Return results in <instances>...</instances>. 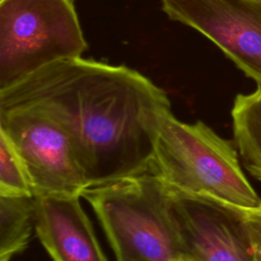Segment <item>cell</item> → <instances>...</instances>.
Here are the masks:
<instances>
[{"label":"cell","mask_w":261,"mask_h":261,"mask_svg":"<svg viewBox=\"0 0 261 261\" xmlns=\"http://www.w3.org/2000/svg\"><path fill=\"white\" fill-rule=\"evenodd\" d=\"M0 195L34 197L32 182L18 152L0 132Z\"/></svg>","instance_id":"cell-11"},{"label":"cell","mask_w":261,"mask_h":261,"mask_svg":"<svg viewBox=\"0 0 261 261\" xmlns=\"http://www.w3.org/2000/svg\"><path fill=\"white\" fill-rule=\"evenodd\" d=\"M167 17L214 43L261 87V0H160Z\"/></svg>","instance_id":"cell-7"},{"label":"cell","mask_w":261,"mask_h":261,"mask_svg":"<svg viewBox=\"0 0 261 261\" xmlns=\"http://www.w3.org/2000/svg\"><path fill=\"white\" fill-rule=\"evenodd\" d=\"M87 49L73 0H0V89Z\"/></svg>","instance_id":"cell-4"},{"label":"cell","mask_w":261,"mask_h":261,"mask_svg":"<svg viewBox=\"0 0 261 261\" xmlns=\"http://www.w3.org/2000/svg\"><path fill=\"white\" fill-rule=\"evenodd\" d=\"M0 132L21 157L34 197H82L89 188L69 135L48 115L30 108L0 109Z\"/></svg>","instance_id":"cell-5"},{"label":"cell","mask_w":261,"mask_h":261,"mask_svg":"<svg viewBox=\"0 0 261 261\" xmlns=\"http://www.w3.org/2000/svg\"><path fill=\"white\" fill-rule=\"evenodd\" d=\"M34 197L0 195V261L25 249L34 221Z\"/></svg>","instance_id":"cell-10"},{"label":"cell","mask_w":261,"mask_h":261,"mask_svg":"<svg viewBox=\"0 0 261 261\" xmlns=\"http://www.w3.org/2000/svg\"><path fill=\"white\" fill-rule=\"evenodd\" d=\"M117 261H175L180 256L167 209V187L153 172L86 189Z\"/></svg>","instance_id":"cell-3"},{"label":"cell","mask_w":261,"mask_h":261,"mask_svg":"<svg viewBox=\"0 0 261 261\" xmlns=\"http://www.w3.org/2000/svg\"><path fill=\"white\" fill-rule=\"evenodd\" d=\"M151 172L173 190L244 209L261 206L232 144L200 120L180 121L171 110L157 123Z\"/></svg>","instance_id":"cell-2"},{"label":"cell","mask_w":261,"mask_h":261,"mask_svg":"<svg viewBox=\"0 0 261 261\" xmlns=\"http://www.w3.org/2000/svg\"><path fill=\"white\" fill-rule=\"evenodd\" d=\"M167 209L180 255L194 261H254L244 208L167 187Z\"/></svg>","instance_id":"cell-6"},{"label":"cell","mask_w":261,"mask_h":261,"mask_svg":"<svg viewBox=\"0 0 261 261\" xmlns=\"http://www.w3.org/2000/svg\"><path fill=\"white\" fill-rule=\"evenodd\" d=\"M30 108L69 135L89 187L151 172L163 89L125 65L83 57L51 63L0 89V109Z\"/></svg>","instance_id":"cell-1"},{"label":"cell","mask_w":261,"mask_h":261,"mask_svg":"<svg viewBox=\"0 0 261 261\" xmlns=\"http://www.w3.org/2000/svg\"><path fill=\"white\" fill-rule=\"evenodd\" d=\"M175 261H194V260H192L191 258H189V257H187V256H182V255H180Z\"/></svg>","instance_id":"cell-13"},{"label":"cell","mask_w":261,"mask_h":261,"mask_svg":"<svg viewBox=\"0 0 261 261\" xmlns=\"http://www.w3.org/2000/svg\"><path fill=\"white\" fill-rule=\"evenodd\" d=\"M245 213L253 240L254 261H261V206L253 209H245Z\"/></svg>","instance_id":"cell-12"},{"label":"cell","mask_w":261,"mask_h":261,"mask_svg":"<svg viewBox=\"0 0 261 261\" xmlns=\"http://www.w3.org/2000/svg\"><path fill=\"white\" fill-rule=\"evenodd\" d=\"M81 196L34 197L35 229L53 261H107Z\"/></svg>","instance_id":"cell-8"},{"label":"cell","mask_w":261,"mask_h":261,"mask_svg":"<svg viewBox=\"0 0 261 261\" xmlns=\"http://www.w3.org/2000/svg\"><path fill=\"white\" fill-rule=\"evenodd\" d=\"M234 143L249 172L261 180V87L238 94L231 108Z\"/></svg>","instance_id":"cell-9"}]
</instances>
